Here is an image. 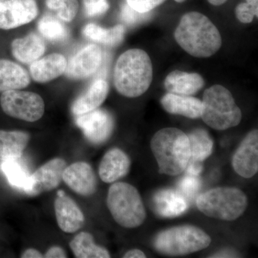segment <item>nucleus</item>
I'll list each match as a JSON object with an SVG mask.
<instances>
[{"label":"nucleus","mask_w":258,"mask_h":258,"mask_svg":"<svg viewBox=\"0 0 258 258\" xmlns=\"http://www.w3.org/2000/svg\"><path fill=\"white\" fill-rule=\"evenodd\" d=\"M188 136L191 157L189 161L203 163L213 152V139L207 131L197 128Z\"/></svg>","instance_id":"nucleus-28"},{"label":"nucleus","mask_w":258,"mask_h":258,"mask_svg":"<svg viewBox=\"0 0 258 258\" xmlns=\"http://www.w3.org/2000/svg\"><path fill=\"white\" fill-rule=\"evenodd\" d=\"M151 149L159 172L176 176L184 172L191 157L189 138L176 128L161 129L151 141Z\"/></svg>","instance_id":"nucleus-3"},{"label":"nucleus","mask_w":258,"mask_h":258,"mask_svg":"<svg viewBox=\"0 0 258 258\" xmlns=\"http://www.w3.org/2000/svg\"><path fill=\"white\" fill-rule=\"evenodd\" d=\"M196 202L204 215L225 221L237 220L248 205L245 194L235 187L214 188L199 195Z\"/></svg>","instance_id":"nucleus-6"},{"label":"nucleus","mask_w":258,"mask_h":258,"mask_svg":"<svg viewBox=\"0 0 258 258\" xmlns=\"http://www.w3.org/2000/svg\"><path fill=\"white\" fill-rule=\"evenodd\" d=\"M11 50L15 58L22 63L31 64L45 52V43L40 35L31 32L27 36L12 42Z\"/></svg>","instance_id":"nucleus-21"},{"label":"nucleus","mask_w":258,"mask_h":258,"mask_svg":"<svg viewBox=\"0 0 258 258\" xmlns=\"http://www.w3.org/2000/svg\"><path fill=\"white\" fill-rule=\"evenodd\" d=\"M166 0H126V3L139 13H149Z\"/></svg>","instance_id":"nucleus-35"},{"label":"nucleus","mask_w":258,"mask_h":258,"mask_svg":"<svg viewBox=\"0 0 258 258\" xmlns=\"http://www.w3.org/2000/svg\"><path fill=\"white\" fill-rule=\"evenodd\" d=\"M30 83V75L21 66L11 60H0V92L23 89Z\"/></svg>","instance_id":"nucleus-23"},{"label":"nucleus","mask_w":258,"mask_h":258,"mask_svg":"<svg viewBox=\"0 0 258 258\" xmlns=\"http://www.w3.org/2000/svg\"><path fill=\"white\" fill-rule=\"evenodd\" d=\"M67 163L63 159L55 158L40 166L30 176L29 196L35 197L55 189L62 181V174Z\"/></svg>","instance_id":"nucleus-12"},{"label":"nucleus","mask_w":258,"mask_h":258,"mask_svg":"<svg viewBox=\"0 0 258 258\" xmlns=\"http://www.w3.org/2000/svg\"><path fill=\"white\" fill-rule=\"evenodd\" d=\"M2 109L13 118L35 122L45 113V102L37 93L20 90H10L0 96Z\"/></svg>","instance_id":"nucleus-8"},{"label":"nucleus","mask_w":258,"mask_h":258,"mask_svg":"<svg viewBox=\"0 0 258 258\" xmlns=\"http://www.w3.org/2000/svg\"><path fill=\"white\" fill-rule=\"evenodd\" d=\"M109 86L103 79H97L73 103L71 110L75 115H80L98 108L108 96Z\"/></svg>","instance_id":"nucleus-22"},{"label":"nucleus","mask_w":258,"mask_h":258,"mask_svg":"<svg viewBox=\"0 0 258 258\" xmlns=\"http://www.w3.org/2000/svg\"><path fill=\"white\" fill-rule=\"evenodd\" d=\"M120 16L123 23L130 26H133V25H138L144 21H147L148 19L151 18L152 15L150 12L146 13H139L131 8L127 3H125L122 5Z\"/></svg>","instance_id":"nucleus-32"},{"label":"nucleus","mask_w":258,"mask_h":258,"mask_svg":"<svg viewBox=\"0 0 258 258\" xmlns=\"http://www.w3.org/2000/svg\"><path fill=\"white\" fill-rule=\"evenodd\" d=\"M75 257L77 258H109V252L104 247L97 245L91 234L82 232L70 242Z\"/></svg>","instance_id":"nucleus-26"},{"label":"nucleus","mask_w":258,"mask_h":258,"mask_svg":"<svg viewBox=\"0 0 258 258\" xmlns=\"http://www.w3.org/2000/svg\"><path fill=\"white\" fill-rule=\"evenodd\" d=\"M201 187V181L198 176L190 175L186 174L179 180L178 183V191L185 198L191 200L196 196Z\"/></svg>","instance_id":"nucleus-31"},{"label":"nucleus","mask_w":258,"mask_h":258,"mask_svg":"<svg viewBox=\"0 0 258 258\" xmlns=\"http://www.w3.org/2000/svg\"><path fill=\"white\" fill-rule=\"evenodd\" d=\"M67 63V59L62 54H50L30 64V76L37 83L50 82L64 74Z\"/></svg>","instance_id":"nucleus-17"},{"label":"nucleus","mask_w":258,"mask_h":258,"mask_svg":"<svg viewBox=\"0 0 258 258\" xmlns=\"http://www.w3.org/2000/svg\"><path fill=\"white\" fill-rule=\"evenodd\" d=\"M46 6L55 12L57 18L66 23L74 20L79 8L78 0H46Z\"/></svg>","instance_id":"nucleus-30"},{"label":"nucleus","mask_w":258,"mask_h":258,"mask_svg":"<svg viewBox=\"0 0 258 258\" xmlns=\"http://www.w3.org/2000/svg\"><path fill=\"white\" fill-rule=\"evenodd\" d=\"M130 166L128 156L121 149L113 148L102 159L98 173L103 182L113 183L126 175Z\"/></svg>","instance_id":"nucleus-16"},{"label":"nucleus","mask_w":258,"mask_h":258,"mask_svg":"<svg viewBox=\"0 0 258 258\" xmlns=\"http://www.w3.org/2000/svg\"><path fill=\"white\" fill-rule=\"evenodd\" d=\"M153 206L159 216L171 218L184 214L189 205L186 199L179 191L163 189L154 194Z\"/></svg>","instance_id":"nucleus-18"},{"label":"nucleus","mask_w":258,"mask_h":258,"mask_svg":"<svg viewBox=\"0 0 258 258\" xmlns=\"http://www.w3.org/2000/svg\"><path fill=\"white\" fill-rule=\"evenodd\" d=\"M20 159H2L0 169L13 187L27 195L30 189L31 174Z\"/></svg>","instance_id":"nucleus-24"},{"label":"nucleus","mask_w":258,"mask_h":258,"mask_svg":"<svg viewBox=\"0 0 258 258\" xmlns=\"http://www.w3.org/2000/svg\"><path fill=\"white\" fill-rule=\"evenodd\" d=\"M102 57L101 47L95 44H89L70 58L64 74L71 79H87L99 69Z\"/></svg>","instance_id":"nucleus-11"},{"label":"nucleus","mask_w":258,"mask_h":258,"mask_svg":"<svg viewBox=\"0 0 258 258\" xmlns=\"http://www.w3.org/2000/svg\"><path fill=\"white\" fill-rule=\"evenodd\" d=\"M161 103L171 114L181 115L196 119L201 117L203 103L192 96H183L168 93L161 98Z\"/></svg>","instance_id":"nucleus-20"},{"label":"nucleus","mask_w":258,"mask_h":258,"mask_svg":"<svg viewBox=\"0 0 258 258\" xmlns=\"http://www.w3.org/2000/svg\"><path fill=\"white\" fill-rule=\"evenodd\" d=\"M208 1L212 5L220 6V5L225 4L227 0H208Z\"/></svg>","instance_id":"nucleus-40"},{"label":"nucleus","mask_w":258,"mask_h":258,"mask_svg":"<svg viewBox=\"0 0 258 258\" xmlns=\"http://www.w3.org/2000/svg\"><path fill=\"white\" fill-rule=\"evenodd\" d=\"M35 0L0 2V29L9 30L30 23L38 15Z\"/></svg>","instance_id":"nucleus-10"},{"label":"nucleus","mask_w":258,"mask_h":258,"mask_svg":"<svg viewBox=\"0 0 258 258\" xmlns=\"http://www.w3.org/2000/svg\"><path fill=\"white\" fill-rule=\"evenodd\" d=\"M44 257L66 258L68 257V256L66 251L62 247H58V246H53L47 251L46 253L44 255Z\"/></svg>","instance_id":"nucleus-36"},{"label":"nucleus","mask_w":258,"mask_h":258,"mask_svg":"<svg viewBox=\"0 0 258 258\" xmlns=\"http://www.w3.org/2000/svg\"><path fill=\"white\" fill-rule=\"evenodd\" d=\"M5 0H0V2H4Z\"/></svg>","instance_id":"nucleus-43"},{"label":"nucleus","mask_w":258,"mask_h":258,"mask_svg":"<svg viewBox=\"0 0 258 258\" xmlns=\"http://www.w3.org/2000/svg\"><path fill=\"white\" fill-rule=\"evenodd\" d=\"M235 254L232 252H230L229 249H227V250L223 251V252H220L218 253L215 254L214 257H235Z\"/></svg>","instance_id":"nucleus-39"},{"label":"nucleus","mask_w":258,"mask_h":258,"mask_svg":"<svg viewBox=\"0 0 258 258\" xmlns=\"http://www.w3.org/2000/svg\"><path fill=\"white\" fill-rule=\"evenodd\" d=\"M62 181L78 195L88 197L96 192L97 179L91 166L84 161L66 166Z\"/></svg>","instance_id":"nucleus-14"},{"label":"nucleus","mask_w":258,"mask_h":258,"mask_svg":"<svg viewBox=\"0 0 258 258\" xmlns=\"http://www.w3.org/2000/svg\"><path fill=\"white\" fill-rule=\"evenodd\" d=\"M83 33L90 40L108 46L118 45L123 40L125 28L123 25H116L111 28H103L96 24H87L83 29Z\"/></svg>","instance_id":"nucleus-27"},{"label":"nucleus","mask_w":258,"mask_h":258,"mask_svg":"<svg viewBox=\"0 0 258 258\" xmlns=\"http://www.w3.org/2000/svg\"><path fill=\"white\" fill-rule=\"evenodd\" d=\"M164 83L168 93L183 96L196 94L205 86V81L200 74L181 71L171 72Z\"/></svg>","instance_id":"nucleus-19"},{"label":"nucleus","mask_w":258,"mask_h":258,"mask_svg":"<svg viewBox=\"0 0 258 258\" xmlns=\"http://www.w3.org/2000/svg\"><path fill=\"white\" fill-rule=\"evenodd\" d=\"M22 258H42L44 257L41 252L35 249H28L22 254Z\"/></svg>","instance_id":"nucleus-37"},{"label":"nucleus","mask_w":258,"mask_h":258,"mask_svg":"<svg viewBox=\"0 0 258 258\" xmlns=\"http://www.w3.org/2000/svg\"><path fill=\"white\" fill-rule=\"evenodd\" d=\"M202 103L200 118L211 128L224 131L240 124L242 111L232 93L224 86L215 85L205 90Z\"/></svg>","instance_id":"nucleus-4"},{"label":"nucleus","mask_w":258,"mask_h":258,"mask_svg":"<svg viewBox=\"0 0 258 258\" xmlns=\"http://www.w3.org/2000/svg\"><path fill=\"white\" fill-rule=\"evenodd\" d=\"M180 47L196 57L215 55L222 46V37L211 20L202 13L191 12L183 15L174 31Z\"/></svg>","instance_id":"nucleus-1"},{"label":"nucleus","mask_w":258,"mask_h":258,"mask_svg":"<svg viewBox=\"0 0 258 258\" xmlns=\"http://www.w3.org/2000/svg\"><path fill=\"white\" fill-rule=\"evenodd\" d=\"M76 123L86 139L94 144H101L108 140L114 127V120L111 113L99 108L77 115Z\"/></svg>","instance_id":"nucleus-9"},{"label":"nucleus","mask_w":258,"mask_h":258,"mask_svg":"<svg viewBox=\"0 0 258 258\" xmlns=\"http://www.w3.org/2000/svg\"><path fill=\"white\" fill-rule=\"evenodd\" d=\"M54 208L57 225L64 232L74 233L84 225L83 212L74 200L68 197L62 190L57 191Z\"/></svg>","instance_id":"nucleus-15"},{"label":"nucleus","mask_w":258,"mask_h":258,"mask_svg":"<svg viewBox=\"0 0 258 258\" xmlns=\"http://www.w3.org/2000/svg\"><path fill=\"white\" fill-rule=\"evenodd\" d=\"M30 139V134L25 132L0 130V159L21 157Z\"/></svg>","instance_id":"nucleus-25"},{"label":"nucleus","mask_w":258,"mask_h":258,"mask_svg":"<svg viewBox=\"0 0 258 258\" xmlns=\"http://www.w3.org/2000/svg\"><path fill=\"white\" fill-rule=\"evenodd\" d=\"M232 166L238 175L249 179L258 171V132H249L232 157Z\"/></svg>","instance_id":"nucleus-13"},{"label":"nucleus","mask_w":258,"mask_h":258,"mask_svg":"<svg viewBox=\"0 0 258 258\" xmlns=\"http://www.w3.org/2000/svg\"><path fill=\"white\" fill-rule=\"evenodd\" d=\"M147 257L143 251L141 249H134L129 250L123 256L124 258H145Z\"/></svg>","instance_id":"nucleus-38"},{"label":"nucleus","mask_w":258,"mask_h":258,"mask_svg":"<svg viewBox=\"0 0 258 258\" xmlns=\"http://www.w3.org/2000/svg\"><path fill=\"white\" fill-rule=\"evenodd\" d=\"M237 20L242 23H252L254 16L257 17V9L247 3H240L235 10Z\"/></svg>","instance_id":"nucleus-34"},{"label":"nucleus","mask_w":258,"mask_h":258,"mask_svg":"<svg viewBox=\"0 0 258 258\" xmlns=\"http://www.w3.org/2000/svg\"><path fill=\"white\" fill-rule=\"evenodd\" d=\"M85 13L88 17L100 16L109 9L108 0H82Z\"/></svg>","instance_id":"nucleus-33"},{"label":"nucleus","mask_w":258,"mask_h":258,"mask_svg":"<svg viewBox=\"0 0 258 258\" xmlns=\"http://www.w3.org/2000/svg\"><path fill=\"white\" fill-rule=\"evenodd\" d=\"M176 3H183V2H184L185 0H175Z\"/></svg>","instance_id":"nucleus-42"},{"label":"nucleus","mask_w":258,"mask_h":258,"mask_svg":"<svg viewBox=\"0 0 258 258\" xmlns=\"http://www.w3.org/2000/svg\"><path fill=\"white\" fill-rule=\"evenodd\" d=\"M40 34L49 41L55 42L66 40L69 32L62 20L52 15H45L37 24Z\"/></svg>","instance_id":"nucleus-29"},{"label":"nucleus","mask_w":258,"mask_h":258,"mask_svg":"<svg viewBox=\"0 0 258 258\" xmlns=\"http://www.w3.org/2000/svg\"><path fill=\"white\" fill-rule=\"evenodd\" d=\"M107 206L115 221L125 228L139 227L147 217L140 194L128 183L116 182L110 186Z\"/></svg>","instance_id":"nucleus-5"},{"label":"nucleus","mask_w":258,"mask_h":258,"mask_svg":"<svg viewBox=\"0 0 258 258\" xmlns=\"http://www.w3.org/2000/svg\"><path fill=\"white\" fill-rule=\"evenodd\" d=\"M153 66L149 55L141 49H130L119 56L114 68L113 83L120 95L137 98L152 84Z\"/></svg>","instance_id":"nucleus-2"},{"label":"nucleus","mask_w":258,"mask_h":258,"mask_svg":"<svg viewBox=\"0 0 258 258\" xmlns=\"http://www.w3.org/2000/svg\"><path fill=\"white\" fill-rule=\"evenodd\" d=\"M211 241L210 236L196 226L181 225L158 234L154 246L166 255H186L207 248Z\"/></svg>","instance_id":"nucleus-7"},{"label":"nucleus","mask_w":258,"mask_h":258,"mask_svg":"<svg viewBox=\"0 0 258 258\" xmlns=\"http://www.w3.org/2000/svg\"><path fill=\"white\" fill-rule=\"evenodd\" d=\"M246 3L258 10V0H246Z\"/></svg>","instance_id":"nucleus-41"}]
</instances>
